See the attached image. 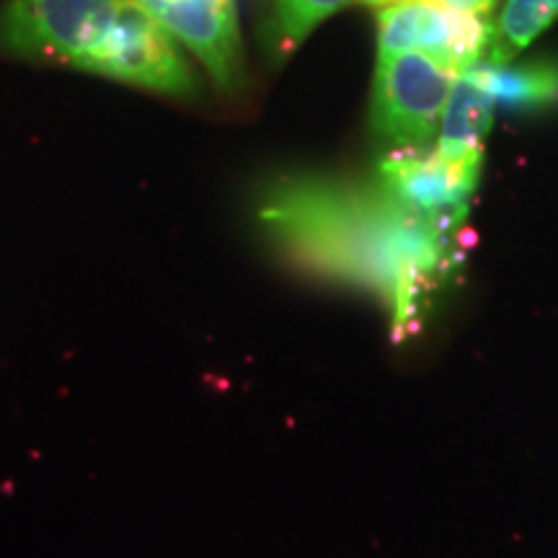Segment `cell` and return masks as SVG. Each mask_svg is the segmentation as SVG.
Segmentation results:
<instances>
[{"label": "cell", "mask_w": 558, "mask_h": 558, "mask_svg": "<svg viewBox=\"0 0 558 558\" xmlns=\"http://www.w3.org/2000/svg\"><path fill=\"white\" fill-rule=\"evenodd\" d=\"M484 153L448 158L435 148L388 150L378 163V181L414 213L463 226L476 194Z\"/></svg>", "instance_id": "cell-5"}, {"label": "cell", "mask_w": 558, "mask_h": 558, "mask_svg": "<svg viewBox=\"0 0 558 558\" xmlns=\"http://www.w3.org/2000/svg\"><path fill=\"white\" fill-rule=\"evenodd\" d=\"M145 5L202 62L215 86L239 90L243 50L235 0H145Z\"/></svg>", "instance_id": "cell-6"}, {"label": "cell", "mask_w": 558, "mask_h": 558, "mask_svg": "<svg viewBox=\"0 0 558 558\" xmlns=\"http://www.w3.org/2000/svg\"><path fill=\"white\" fill-rule=\"evenodd\" d=\"M492 90L497 107L512 111H541L558 104V62L530 60L497 65L481 58L469 68Z\"/></svg>", "instance_id": "cell-8"}, {"label": "cell", "mask_w": 558, "mask_h": 558, "mask_svg": "<svg viewBox=\"0 0 558 558\" xmlns=\"http://www.w3.org/2000/svg\"><path fill=\"white\" fill-rule=\"evenodd\" d=\"M401 3H411V0H401ZM424 3H439V0H424Z\"/></svg>", "instance_id": "cell-12"}, {"label": "cell", "mask_w": 558, "mask_h": 558, "mask_svg": "<svg viewBox=\"0 0 558 558\" xmlns=\"http://www.w3.org/2000/svg\"><path fill=\"white\" fill-rule=\"evenodd\" d=\"M458 75L418 50L378 60L369 130L386 153L424 150L435 143Z\"/></svg>", "instance_id": "cell-3"}, {"label": "cell", "mask_w": 558, "mask_h": 558, "mask_svg": "<svg viewBox=\"0 0 558 558\" xmlns=\"http://www.w3.org/2000/svg\"><path fill=\"white\" fill-rule=\"evenodd\" d=\"M488 34L492 24L486 16L452 11L442 3L411 0L386 5L378 19V60L418 50L465 73L484 58Z\"/></svg>", "instance_id": "cell-4"}, {"label": "cell", "mask_w": 558, "mask_h": 558, "mask_svg": "<svg viewBox=\"0 0 558 558\" xmlns=\"http://www.w3.org/2000/svg\"><path fill=\"white\" fill-rule=\"evenodd\" d=\"M140 0H9L0 11V50L65 62L107 75Z\"/></svg>", "instance_id": "cell-2"}, {"label": "cell", "mask_w": 558, "mask_h": 558, "mask_svg": "<svg viewBox=\"0 0 558 558\" xmlns=\"http://www.w3.org/2000/svg\"><path fill=\"white\" fill-rule=\"evenodd\" d=\"M442 5H448L452 11H463V13H476V16H486L494 9V0H439Z\"/></svg>", "instance_id": "cell-11"}, {"label": "cell", "mask_w": 558, "mask_h": 558, "mask_svg": "<svg viewBox=\"0 0 558 558\" xmlns=\"http://www.w3.org/2000/svg\"><path fill=\"white\" fill-rule=\"evenodd\" d=\"M494 109H497V101L478 75L473 70L460 73L445 107L442 122H439L435 150L448 158H469L484 153Z\"/></svg>", "instance_id": "cell-7"}, {"label": "cell", "mask_w": 558, "mask_h": 558, "mask_svg": "<svg viewBox=\"0 0 558 558\" xmlns=\"http://www.w3.org/2000/svg\"><path fill=\"white\" fill-rule=\"evenodd\" d=\"M554 21H558V0H507L499 19L492 24L484 60L497 65L512 62Z\"/></svg>", "instance_id": "cell-9"}, {"label": "cell", "mask_w": 558, "mask_h": 558, "mask_svg": "<svg viewBox=\"0 0 558 558\" xmlns=\"http://www.w3.org/2000/svg\"><path fill=\"white\" fill-rule=\"evenodd\" d=\"M347 3L349 0H271L267 21V47L271 60H288L320 21L333 16Z\"/></svg>", "instance_id": "cell-10"}, {"label": "cell", "mask_w": 558, "mask_h": 558, "mask_svg": "<svg viewBox=\"0 0 558 558\" xmlns=\"http://www.w3.org/2000/svg\"><path fill=\"white\" fill-rule=\"evenodd\" d=\"M256 218L271 246L305 275L378 300L399 341L422 329L463 259V226L414 213L378 179H277Z\"/></svg>", "instance_id": "cell-1"}]
</instances>
